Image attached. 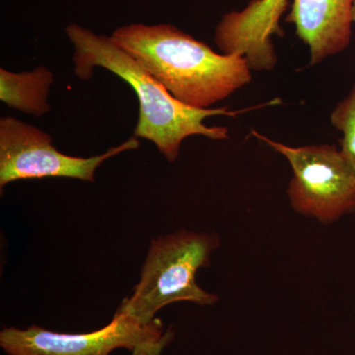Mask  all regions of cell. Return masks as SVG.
<instances>
[{
  "mask_svg": "<svg viewBox=\"0 0 355 355\" xmlns=\"http://www.w3.org/2000/svg\"><path fill=\"white\" fill-rule=\"evenodd\" d=\"M65 34L73 46L74 73L79 79L92 78L96 67H100L116 74L135 90L139 98V114L132 137L153 142L169 162L177 160L184 139L191 135H202L212 140L228 139V128L207 127L205 123L207 118H235L251 110L282 103L277 99L244 110L188 106L173 97L155 77L121 48L111 36L95 34L76 23L67 26Z\"/></svg>",
  "mask_w": 355,
  "mask_h": 355,
  "instance_id": "obj_1",
  "label": "cell"
},
{
  "mask_svg": "<svg viewBox=\"0 0 355 355\" xmlns=\"http://www.w3.org/2000/svg\"><path fill=\"white\" fill-rule=\"evenodd\" d=\"M111 38L188 106L209 109L252 81L246 58L216 53L174 25L133 23Z\"/></svg>",
  "mask_w": 355,
  "mask_h": 355,
  "instance_id": "obj_2",
  "label": "cell"
},
{
  "mask_svg": "<svg viewBox=\"0 0 355 355\" xmlns=\"http://www.w3.org/2000/svg\"><path fill=\"white\" fill-rule=\"evenodd\" d=\"M218 244L216 235L187 230L153 239L139 282L116 314L146 326L155 319L159 310L172 303L214 304L218 296L198 286L196 275L210 265V256Z\"/></svg>",
  "mask_w": 355,
  "mask_h": 355,
  "instance_id": "obj_3",
  "label": "cell"
},
{
  "mask_svg": "<svg viewBox=\"0 0 355 355\" xmlns=\"http://www.w3.org/2000/svg\"><path fill=\"white\" fill-rule=\"evenodd\" d=\"M252 135L284 155L293 171L287 195L292 209L323 223L355 211V171L330 144L293 147L252 130Z\"/></svg>",
  "mask_w": 355,
  "mask_h": 355,
  "instance_id": "obj_4",
  "label": "cell"
},
{
  "mask_svg": "<svg viewBox=\"0 0 355 355\" xmlns=\"http://www.w3.org/2000/svg\"><path fill=\"white\" fill-rule=\"evenodd\" d=\"M139 146V139L132 137L100 155H65L53 146L48 132L13 116H4L0 119V188L20 180L46 177L94 182L96 170L104 161Z\"/></svg>",
  "mask_w": 355,
  "mask_h": 355,
  "instance_id": "obj_5",
  "label": "cell"
},
{
  "mask_svg": "<svg viewBox=\"0 0 355 355\" xmlns=\"http://www.w3.org/2000/svg\"><path fill=\"white\" fill-rule=\"evenodd\" d=\"M163 334L159 319L144 326L116 313L108 326L92 333H55L38 326L6 328L0 333V347L7 355H109L121 347L132 350Z\"/></svg>",
  "mask_w": 355,
  "mask_h": 355,
  "instance_id": "obj_6",
  "label": "cell"
},
{
  "mask_svg": "<svg viewBox=\"0 0 355 355\" xmlns=\"http://www.w3.org/2000/svg\"><path fill=\"white\" fill-rule=\"evenodd\" d=\"M288 0H252L242 11L225 14L216 30V46L224 55L239 53L252 70H272L277 58L272 37L284 36L280 17Z\"/></svg>",
  "mask_w": 355,
  "mask_h": 355,
  "instance_id": "obj_7",
  "label": "cell"
},
{
  "mask_svg": "<svg viewBox=\"0 0 355 355\" xmlns=\"http://www.w3.org/2000/svg\"><path fill=\"white\" fill-rule=\"evenodd\" d=\"M354 0H293L286 21L309 46L310 65L342 53L352 37Z\"/></svg>",
  "mask_w": 355,
  "mask_h": 355,
  "instance_id": "obj_8",
  "label": "cell"
},
{
  "mask_svg": "<svg viewBox=\"0 0 355 355\" xmlns=\"http://www.w3.org/2000/svg\"><path fill=\"white\" fill-rule=\"evenodd\" d=\"M53 81V71L44 65L19 73L0 69V100L9 108L41 118L51 112L48 97Z\"/></svg>",
  "mask_w": 355,
  "mask_h": 355,
  "instance_id": "obj_9",
  "label": "cell"
},
{
  "mask_svg": "<svg viewBox=\"0 0 355 355\" xmlns=\"http://www.w3.org/2000/svg\"><path fill=\"white\" fill-rule=\"evenodd\" d=\"M331 123L343 133L340 153L355 171V83L331 114Z\"/></svg>",
  "mask_w": 355,
  "mask_h": 355,
  "instance_id": "obj_10",
  "label": "cell"
},
{
  "mask_svg": "<svg viewBox=\"0 0 355 355\" xmlns=\"http://www.w3.org/2000/svg\"><path fill=\"white\" fill-rule=\"evenodd\" d=\"M173 336L174 331L169 329L157 338L139 343L132 350V355H161L168 343L173 340Z\"/></svg>",
  "mask_w": 355,
  "mask_h": 355,
  "instance_id": "obj_11",
  "label": "cell"
},
{
  "mask_svg": "<svg viewBox=\"0 0 355 355\" xmlns=\"http://www.w3.org/2000/svg\"><path fill=\"white\" fill-rule=\"evenodd\" d=\"M352 22L355 24V0L354 2V7H352Z\"/></svg>",
  "mask_w": 355,
  "mask_h": 355,
  "instance_id": "obj_12",
  "label": "cell"
}]
</instances>
